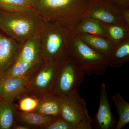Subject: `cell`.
I'll return each mask as SVG.
<instances>
[{
  "mask_svg": "<svg viewBox=\"0 0 129 129\" xmlns=\"http://www.w3.org/2000/svg\"><path fill=\"white\" fill-rule=\"evenodd\" d=\"M89 0H32V7L44 21L74 30L83 18Z\"/></svg>",
  "mask_w": 129,
  "mask_h": 129,
  "instance_id": "1",
  "label": "cell"
},
{
  "mask_svg": "<svg viewBox=\"0 0 129 129\" xmlns=\"http://www.w3.org/2000/svg\"><path fill=\"white\" fill-rule=\"evenodd\" d=\"M44 25L45 21L33 8L17 11L0 9V30L22 44L39 36Z\"/></svg>",
  "mask_w": 129,
  "mask_h": 129,
  "instance_id": "2",
  "label": "cell"
},
{
  "mask_svg": "<svg viewBox=\"0 0 129 129\" xmlns=\"http://www.w3.org/2000/svg\"><path fill=\"white\" fill-rule=\"evenodd\" d=\"M75 35L73 30L60 24L45 21L39 36L44 63L60 64L66 61L69 57L70 47Z\"/></svg>",
  "mask_w": 129,
  "mask_h": 129,
  "instance_id": "3",
  "label": "cell"
},
{
  "mask_svg": "<svg viewBox=\"0 0 129 129\" xmlns=\"http://www.w3.org/2000/svg\"><path fill=\"white\" fill-rule=\"evenodd\" d=\"M69 56L89 75L104 74L109 67L107 58L91 48L75 35L71 41Z\"/></svg>",
  "mask_w": 129,
  "mask_h": 129,
  "instance_id": "4",
  "label": "cell"
},
{
  "mask_svg": "<svg viewBox=\"0 0 129 129\" xmlns=\"http://www.w3.org/2000/svg\"><path fill=\"white\" fill-rule=\"evenodd\" d=\"M60 117L80 129L92 128V119L89 115L85 99L77 90L62 97Z\"/></svg>",
  "mask_w": 129,
  "mask_h": 129,
  "instance_id": "5",
  "label": "cell"
},
{
  "mask_svg": "<svg viewBox=\"0 0 129 129\" xmlns=\"http://www.w3.org/2000/svg\"><path fill=\"white\" fill-rule=\"evenodd\" d=\"M87 74L70 57L61 67L51 92L57 96H65L77 90Z\"/></svg>",
  "mask_w": 129,
  "mask_h": 129,
  "instance_id": "6",
  "label": "cell"
},
{
  "mask_svg": "<svg viewBox=\"0 0 129 129\" xmlns=\"http://www.w3.org/2000/svg\"><path fill=\"white\" fill-rule=\"evenodd\" d=\"M62 63H44L29 79L26 95L39 98L51 92Z\"/></svg>",
  "mask_w": 129,
  "mask_h": 129,
  "instance_id": "7",
  "label": "cell"
},
{
  "mask_svg": "<svg viewBox=\"0 0 129 129\" xmlns=\"http://www.w3.org/2000/svg\"><path fill=\"white\" fill-rule=\"evenodd\" d=\"M123 9L112 0H89L83 18L90 17L106 24H114L124 21Z\"/></svg>",
  "mask_w": 129,
  "mask_h": 129,
  "instance_id": "8",
  "label": "cell"
},
{
  "mask_svg": "<svg viewBox=\"0 0 129 129\" xmlns=\"http://www.w3.org/2000/svg\"><path fill=\"white\" fill-rule=\"evenodd\" d=\"M22 44L0 30V80L17 60Z\"/></svg>",
  "mask_w": 129,
  "mask_h": 129,
  "instance_id": "9",
  "label": "cell"
},
{
  "mask_svg": "<svg viewBox=\"0 0 129 129\" xmlns=\"http://www.w3.org/2000/svg\"><path fill=\"white\" fill-rule=\"evenodd\" d=\"M30 78L10 77L0 80V99L13 102L16 98L26 95Z\"/></svg>",
  "mask_w": 129,
  "mask_h": 129,
  "instance_id": "10",
  "label": "cell"
},
{
  "mask_svg": "<svg viewBox=\"0 0 129 129\" xmlns=\"http://www.w3.org/2000/svg\"><path fill=\"white\" fill-rule=\"evenodd\" d=\"M99 93V108L92 124L94 123L96 129H115L117 121L116 122L111 112L106 85L104 83L102 84Z\"/></svg>",
  "mask_w": 129,
  "mask_h": 129,
  "instance_id": "11",
  "label": "cell"
},
{
  "mask_svg": "<svg viewBox=\"0 0 129 129\" xmlns=\"http://www.w3.org/2000/svg\"><path fill=\"white\" fill-rule=\"evenodd\" d=\"M39 36L31 38L22 44L18 58L34 65L45 63L42 55Z\"/></svg>",
  "mask_w": 129,
  "mask_h": 129,
  "instance_id": "12",
  "label": "cell"
},
{
  "mask_svg": "<svg viewBox=\"0 0 129 129\" xmlns=\"http://www.w3.org/2000/svg\"><path fill=\"white\" fill-rule=\"evenodd\" d=\"M56 117L47 116L35 111L24 112L16 111L15 119L19 123L27 125L30 128L44 129Z\"/></svg>",
  "mask_w": 129,
  "mask_h": 129,
  "instance_id": "13",
  "label": "cell"
},
{
  "mask_svg": "<svg viewBox=\"0 0 129 129\" xmlns=\"http://www.w3.org/2000/svg\"><path fill=\"white\" fill-rule=\"evenodd\" d=\"M61 98L51 92L46 94L39 98V104L34 111L47 116L60 117Z\"/></svg>",
  "mask_w": 129,
  "mask_h": 129,
  "instance_id": "14",
  "label": "cell"
},
{
  "mask_svg": "<svg viewBox=\"0 0 129 129\" xmlns=\"http://www.w3.org/2000/svg\"><path fill=\"white\" fill-rule=\"evenodd\" d=\"M92 49L107 58L112 52L114 44L105 37L87 34L75 35Z\"/></svg>",
  "mask_w": 129,
  "mask_h": 129,
  "instance_id": "15",
  "label": "cell"
},
{
  "mask_svg": "<svg viewBox=\"0 0 129 129\" xmlns=\"http://www.w3.org/2000/svg\"><path fill=\"white\" fill-rule=\"evenodd\" d=\"M44 64L34 65L17 58L14 64L4 74L0 80L10 77H26L30 78Z\"/></svg>",
  "mask_w": 129,
  "mask_h": 129,
  "instance_id": "16",
  "label": "cell"
},
{
  "mask_svg": "<svg viewBox=\"0 0 129 129\" xmlns=\"http://www.w3.org/2000/svg\"><path fill=\"white\" fill-rule=\"evenodd\" d=\"M75 34H87L106 37L103 23L90 17H83L74 30Z\"/></svg>",
  "mask_w": 129,
  "mask_h": 129,
  "instance_id": "17",
  "label": "cell"
},
{
  "mask_svg": "<svg viewBox=\"0 0 129 129\" xmlns=\"http://www.w3.org/2000/svg\"><path fill=\"white\" fill-rule=\"evenodd\" d=\"M109 67L119 68L129 60V39L114 44L112 52L107 57Z\"/></svg>",
  "mask_w": 129,
  "mask_h": 129,
  "instance_id": "18",
  "label": "cell"
},
{
  "mask_svg": "<svg viewBox=\"0 0 129 129\" xmlns=\"http://www.w3.org/2000/svg\"><path fill=\"white\" fill-rule=\"evenodd\" d=\"M106 37L114 44L129 39V25L124 21L113 24L103 23Z\"/></svg>",
  "mask_w": 129,
  "mask_h": 129,
  "instance_id": "19",
  "label": "cell"
},
{
  "mask_svg": "<svg viewBox=\"0 0 129 129\" xmlns=\"http://www.w3.org/2000/svg\"><path fill=\"white\" fill-rule=\"evenodd\" d=\"M16 108L13 102H0V129L12 128L14 125Z\"/></svg>",
  "mask_w": 129,
  "mask_h": 129,
  "instance_id": "20",
  "label": "cell"
},
{
  "mask_svg": "<svg viewBox=\"0 0 129 129\" xmlns=\"http://www.w3.org/2000/svg\"><path fill=\"white\" fill-rule=\"evenodd\" d=\"M112 101L119 115L115 129H121L129 122V103L119 92L113 96Z\"/></svg>",
  "mask_w": 129,
  "mask_h": 129,
  "instance_id": "21",
  "label": "cell"
},
{
  "mask_svg": "<svg viewBox=\"0 0 129 129\" xmlns=\"http://www.w3.org/2000/svg\"><path fill=\"white\" fill-rule=\"evenodd\" d=\"M32 0H0V9L8 11H24L32 8Z\"/></svg>",
  "mask_w": 129,
  "mask_h": 129,
  "instance_id": "22",
  "label": "cell"
},
{
  "mask_svg": "<svg viewBox=\"0 0 129 129\" xmlns=\"http://www.w3.org/2000/svg\"><path fill=\"white\" fill-rule=\"evenodd\" d=\"M18 108L20 111L24 112H33L37 108L39 98L30 95H24L20 98Z\"/></svg>",
  "mask_w": 129,
  "mask_h": 129,
  "instance_id": "23",
  "label": "cell"
},
{
  "mask_svg": "<svg viewBox=\"0 0 129 129\" xmlns=\"http://www.w3.org/2000/svg\"><path fill=\"white\" fill-rule=\"evenodd\" d=\"M44 129H80V128L67 122L60 117H56Z\"/></svg>",
  "mask_w": 129,
  "mask_h": 129,
  "instance_id": "24",
  "label": "cell"
},
{
  "mask_svg": "<svg viewBox=\"0 0 129 129\" xmlns=\"http://www.w3.org/2000/svg\"><path fill=\"white\" fill-rule=\"evenodd\" d=\"M123 9L129 8V0H112Z\"/></svg>",
  "mask_w": 129,
  "mask_h": 129,
  "instance_id": "25",
  "label": "cell"
},
{
  "mask_svg": "<svg viewBox=\"0 0 129 129\" xmlns=\"http://www.w3.org/2000/svg\"><path fill=\"white\" fill-rule=\"evenodd\" d=\"M123 18L125 22L129 25V8L124 9L123 11Z\"/></svg>",
  "mask_w": 129,
  "mask_h": 129,
  "instance_id": "26",
  "label": "cell"
},
{
  "mask_svg": "<svg viewBox=\"0 0 129 129\" xmlns=\"http://www.w3.org/2000/svg\"><path fill=\"white\" fill-rule=\"evenodd\" d=\"M12 129H30V127L24 124L19 123V124L14 125Z\"/></svg>",
  "mask_w": 129,
  "mask_h": 129,
  "instance_id": "27",
  "label": "cell"
}]
</instances>
